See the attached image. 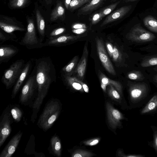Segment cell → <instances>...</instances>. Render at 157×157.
I'll list each match as a JSON object with an SVG mask.
<instances>
[{"instance_id":"ab89813d","label":"cell","mask_w":157,"mask_h":157,"mask_svg":"<svg viewBox=\"0 0 157 157\" xmlns=\"http://www.w3.org/2000/svg\"><path fill=\"white\" fill-rule=\"evenodd\" d=\"M86 30V28H81L77 29H73L72 32L76 34H80L85 32Z\"/></svg>"},{"instance_id":"8fae6325","label":"cell","mask_w":157,"mask_h":157,"mask_svg":"<svg viewBox=\"0 0 157 157\" xmlns=\"http://www.w3.org/2000/svg\"><path fill=\"white\" fill-rule=\"evenodd\" d=\"M97 51L100 59L106 71L110 74L115 75L116 73L113 64L108 57L102 42L98 39L96 40Z\"/></svg>"},{"instance_id":"d4e9b609","label":"cell","mask_w":157,"mask_h":157,"mask_svg":"<svg viewBox=\"0 0 157 157\" xmlns=\"http://www.w3.org/2000/svg\"><path fill=\"white\" fill-rule=\"evenodd\" d=\"M91 0H72L69 5L68 10L73 12L84 5L89 2Z\"/></svg>"},{"instance_id":"8992f818","label":"cell","mask_w":157,"mask_h":157,"mask_svg":"<svg viewBox=\"0 0 157 157\" xmlns=\"http://www.w3.org/2000/svg\"><path fill=\"white\" fill-rule=\"evenodd\" d=\"M36 93H37V86L35 73L31 75L21 91L19 101L25 106L31 104Z\"/></svg>"},{"instance_id":"5b68a950","label":"cell","mask_w":157,"mask_h":157,"mask_svg":"<svg viewBox=\"0 0 157 157\" xmlns=\"http://www.w3.org/2000/svg\"><path fill=\"white\" fill-rule=\"evenodd\" d=\"M26 32L22 39L19 42L29 49L41 48L44 47L43 43L40 42L36 33L35 24L33 19L28 18L27 20Z\"/></svg>"},{"instance_id":"30bf717a","label":"cell","mask_w":157,"mask_h":157,"mask_svg":"<svg viewBox=\"0 0 157 157\" xmlns=\"http://www.w3.org/2000/svg\"><path fill=\"white\" fill-rule=\"evenodd\" d=\"M108 120L110 126L115 129L121 126V121L125 119L123 115L109 102L106 103Z\"/></svg>"},{"instance_id":"2e32d148","label":"cell","mask_w":157,"mask_h":157,"mask_svg":"<svg viewBox=\"0 0 157 157\" xmlns=\"http://www.w3.org/2000/svg\"><path fill=\"white\" fill-rule=\"evenodd\" d=\"M106 0H91L79 10L78 14L86 15L90 13L93 11L101 6Z\"/></svg>"},{"instance_id":"d6a6232c","label":"cell","mask_w":157,"mask_h":157,"mask_svg":"<svg viewBox=\"0 0 157 157\" xmlns=\"http://www.w3.org/2000/svg\"><path fill=\"white\" fill-rule=\"evenodd\" d=\"M102 15L99 11L93 13L89 17V21L92 25H95L98 23L102 18Z\"/></svg>"},{"instance_id":"7c38bea8","label":"cell","mask_w":157,"mask_h":157,"mask_svg":"<svg viewBox=\"0 0 157 157\" xmlns=\"http://www.w3.org/2000/svg\"><path fill=\"white\" fill-rule=\"evenodd\" d=\"M23 132L21 130L14 135L1 152L0 157H11L20 143Z\"/></svg>"},{"instance_id":"3957f363","label":"cell","mask_w":157,"mask_h":157,"mask_svg":"<svg viewBox=\"0 0 157 157\" xmlns=\"http://www.w3.org/2000/svg\"><path fill=\"white\" fill-rule=\"evenodd\" d=\"M149 89L144 82L132 84L129 89L130 103L132 108L141 107L147 100Z\"/></svg>"},{"instance_id":"ac0fdd59","label":"cell","mask_w":157,"mask_h":157,"mask_svg":"<svg viewBox=\"0 0 157 157\" xmlns=\"http://www.w3.org/2000/svg\"><path fill=\"white\" fill-rule=\"evenodd\" d=\"M50 152L54 156L59 157L62 153V145L60 140L56 134L51 138L49 147Z\"/></svg>"},{"instance_id":"74e56055","label":"cell","mask_w":157,"mask_h":157,"mask_svg":"<svg viewBox=\"0 0 157 157\" xmlns=\"http://www.w3.org/2000/svg\"><path fill=\"white\" fill-rule=\"evenodd\" d=\"M71 28L73 29H77L81 28H86V25L83 23H75L73 24Z\"/></svg>"},{"instance_id":"836d02e7","label":"cell","mask_w":157,"mask_h":157,"mask_svg":"<svg viewBox=\"0 0 157 157\" xmlns=\"http://www.w3.org/2000/svg\"><path fill=\"white\" fill-rule=\"evenodd\" d=\"M110 85V88L109 90V95L112 98L115 100H118V102H121V98L120 94L113 87V86Z\"/></svg>"},{"instance_id":"f546056e","label":"cell","mask_w":157,"mask_h":157,"mask_svg":"<svg viewBox=\"0 0 157 157\" xmlns=\"http://www.w3.org/2000/svg\"><path fill=\"white\" fill-rule=\"evenodd\" d=\"M128 77L130 79L137 81H141L144 78L143 75L140 71H134L129 73Z\"/></svg>"},{"instance_id":"6da1fadb","label":"cell","mask_w":157,"mask_h":157,"mask_svg":"<svg viewBox=\"0 0 157 157\" xmlns=\"http://www.w3.org/2000/svg\"><path fill=\"white\" fill-rule=\"evenodd\" d=\"M33 71L37 86V95L32 106L31 121L34 123L44 99L47 96L51 85L55 82L56 74L55 65L49 57L36 59Z\"/></svg>"},{"instance_id":"7402d4cb","label":"cell","mask_w":157,"mask_h":157,"mask_svg":"<svg viewBox=\"0 0 157 157\" xmlns=\"http://www.w3.org/2000/svg\"><path fill=\"white\" fill-rule=\"evenodd\" d=\"M10 110L14 121L18 122L20 121L23 115L22 110L18 105H11Z\"/></svg>"},{"instance_id":"cb8c5ba5","label":"cell","mask_w":157,"mask_h":157,"mask_svg":"<svg viewBox=\"0 0 157 157\" xmlns=\"http://www.w3.org/2000/svg\"><path fill=\"white\" fill-rule=\"evenodd\" d=\"M66 31V29L63 27H58L55 28L48 33L45 34V36L48 39H54L61 36Z\"/></svg>"},{"instance_id":"4316f807","label":"cell","mask_w":157,"mask_h":157,"mask_svg":"<svg viewBox=\"0 0 157 157\" xmlns=\"http://www.w3.org/2000/svg\"><path fill=\"white\" fill-rule=\"evenodd\" d=\"M121 1L112 4L101 9L99 11L101 13L103 18L111 13L120 3Z\"/></svg>"},{"instance_id":"7a4b0ae2","label":"cell","mask_w":157,"mask_h":157,"mask_svg":"<svg viewBox=\"0 0 157 157\" xmlns=\"http://www.w3.org/2000/svg\"><path fill=\"white\" fill-rule=\"evenodd\" d=\"M61 105L56 98H52L46 104L38 119L37 125L46 132L51 128L57 119L60 113Z\"/></svg>"},{"instance_id":"484cf974","label":"cell","mask_w":157,"mask_h":157,"mask_svg":"<svg viewBox=\"0 0 157 157\" xmlns=\"http://www.w3.org/2000/svg\"><path fill=\"white\" fill-rule=\"evenodd\" d=\"M101 83L106 85H112L115 87L119 93L121 94L122 87L118 82L110 79L107 77H104L101 79Z\"/></svg>"},{"instance_id":"ee69618b","label":"cell","mask_w":157,"mask_h":157,"mask_svg":"<svg viewBox=\"0 0 157 157\" xmlns=\"http://www.w3.org/2000/svg\"><path fill=\"white\" fill-rule=\"evenodd\" d=\"M106 86L107 85H106L101 83V87L104 92H105L106 91Z\"/></svg>"},{"instance_id":"f1b7e54d","label":"cell","mask_w":157,"mask_h":157,"mask_svg":"<svg viewBox=\"0 0 157 157\" xmlns=\"http://www.w3.org/2000/svg\"><path fill=\"white\" fill-rule=\"evenodd\" d=\"M29 1V0H11L10 5L13 8H21L24 7Z\"/></svg>"},{"instance_id":"ba28073f","label":"cell","mask_w":157,"mask_h":157,"mask_svg":"<svg viewBox=\"0 0 157 157\" xmlns=\"http://www.w3.org/2000/svg\"><path fill=\"white\" fill-rule=\"evenodd\" d=\"M128 39L137 43H144L153 40L155 36L143 28L140 24L135 25L128 34Z\"/></svg>"},{"instance_id":"f35d334b","label":"cell","mask_w":157,"mask_h":157,"mask_svg":"<svg viewBox=\"0 0 157 157\" xmlns=\"http://www.w3.org/2000/svg\"><path fill=\"white\" fill-rule=\"evenodd\" d=\"M112 56L113 59L115 60H117L119 57V52L118 51L115 47H114L113 49Z\"/></svg>"},{"instance_id":"1f68e13d","label":"cell","mask_w":157,"mask_h":157,"mask_svg":"<svg viewBox=\"0 0 157 157\" xmlns=\"http://www.w3.org/2000/svg\"><path fill=\"white\" fill-rule=\"evenodd\" d=\"M93 155V154L88 151L82 150H78L75 151L72 155L73 157H89Z\"/></svg>"},{"instance_id":"44dd1931","label":"cell","mask_w":157,"mask_h":157,"mask_svg":"<svg viewBox=\"0 0 157 157\" xmlns=\"http://www.w3.org/2000/svg\"><path fill=\"white\" fill-rule=\"evenodd\" d=\"M144 25L150 30L157 33V20L153 16L148 15L143 20Z\"/></svg>"},{"instance_id":"4dcf8cb0","label":"cell","mask_w":157,"mask_h":157,"mask_svg":"<svg viewBox=\"0 0 157 157\" xmlns=\"http://www.w3.org/2000/svg\"><path fill=\"white\" fill-rule=\"evenodd\" d=\"M86 64V59L85 57H84L82 59L77 70L78 73L80 77H83L84 75Z\"/></svg>"},{"instance_id":"ffe728a7","label":"cell","mask_w":157,"mask_h":157,"mask_svg":"<svg viewBox=\"0 0 157 157\" xmlns=\"http://www.w3.org/2000/svg\"><path fill=\"white\" fill-rule=\"evenodd\" d=\"M36 17L38 30L39 35V39L41 42L43 43L45 36V24L44 19L38 10L36 11Z\"/></svg>"},{"instance_id":"9a60e30c","label":"cell","mask_w":157,"mask_h":157,"mask_svg":"<svg viewBox=\"0 0 157 157\" xmlns=\"http://www.w3.org/2000/svg\"><path fill=\"white\" fill-rule=\"evenodd\" d=\"M32 65V62L30 60L28 61L25 64L23 70L13 87L11 95L12 98H14L18 93L21 85L31 70Z\"/></svg>"},{"instance_id":"f6af8a7d","label":"cell","mask_w":157,"mask_h":157,"mask_svg":"<svg viewBox=\"0 0 157 157\" xmlns=\"http://www.w3.org/2000/svg\"><path fill=\"white\" fill-rule=\"evenodd\" d=\"M154 81L157 84V73L154 76Z\"/></svg>"},{"instance_id":"b9f144b4","label":"cell","mask_w":157,"mask_h":157,"mask_svg":"<svg viewBox=\"0 0 157 157\" xmlns=\"http://www.w3.org/2000/svg\"><path fill=\"white\" fill-rule=\"evenodd\" d=\"M72 0H64V5L65 7L68 10L70 3Z\"/></svg>"},{"instance_id":"bcb514c9","label":"cell","mask_w":157,"mask_h":157,"mask_svg":"<svg viewBox=\"0 0 157 157\" xmlns=\"http://www.w3.org/2000/svg\"><path fill=\"white\" fill-rule=\"evenodd\" d=\"M138 0H124L125 2H131L136 1Z\"/></svg>"},{"instance_id":"83f0119b","label":"cell","mask_w":157,"mask_h":157,"mask_svg":"<svg viewBox=\"0 0 157 157\" xmlns=\"http://www.w3.org/2000/svg\"><path fill=\"white\" fill-rule=\"evenodd\" d=\"M151 128L153 132V140L150 142V146L154 148L157 155V127L151 125Z\"/></svg>"},{"instance_id":"603a6c76","label":"cell","mask_w":157,"mask_h":157,"mask_svg":"<svg viewBox=\"0 0 157 157\" xmlns=\"http://www.w3.org/2000/svg\"><path fill=\"white\" fill-rule=\"evenodd\" d=\"M140 65L145 67L157 65V55L146 57Z\"/></svg>"},{"instance_id":"d6986e66","label":"cell","mask_w":157,"mask_h":157,"mask_svg":"<svg viewBox=\"0 0 157 157\" xmlns=\"http://www.w3.org/2000/svg\"><path fill=\"white\" fill-rule=\"evenodd\" d=\"M65 18V9L62 2L61 1H58L55 7L51 13L50 20L51 21H54L59 18L64 19Z\"/></svg>"},{"instance_id":"e0dca14e","label":"cell","mask_w":157,"mask_h":157,"mask_svg":"<svg viewBox=\"0 0 157 157\" xmlns=\"http://www.w3.org/2000/svg\"><path fill=\"white\" fill-rule=\"evenodd\" d=\"M157 112V94H154L141 109L140 114L149 115Z\"/></svg>"},{"instance_id":"7bdbcfd3","label":"cell","mask_w":157,"mask_h":157,"mask_svg":"<svg viewBox=\"0 0 157 157\" xmlns=\"http://www.w3.org/2000/svg\"><path fill=\"white\" fill-rule=\"evenodd\" d=\"M107 48L110 55H112V53L113 51V49L112 48L111 45L108 44L107 45Z\"/></svg>"},{"instance_id":"277c9868","label":"cell","mask_w":157,"mask_h":157,"mask_svg":"<svg viewBox=\"0 0 157 157\" xmlns=\"http://www.w3.org/2000/svg\"><path fill=\"white\" fill-rule=\"evenodd\" d=\"M25 61L23 59L15 61L6 70L2 76L1 81L8 89L14 84L21 73L25 66Z\"/></svg>"},{"instance_id":"52a82bcc","label":"cell","mask_w":157,"mask_h":157,"mask_svg":"<svg viewBox=\"0 0 157 157\" xmlns=\"http://www.w3.org/2000/svg\"><path fill=\"white\" fill-rule=\"evenodd\" d=\"M13 118L8 106L2 113L0 119V147L3 144L11 131Z\"/></svg>"},{"instance_id":"4fadbf2b","label":"cell","mask_w":157,"mask_h":157,"mask_svg":"<svg viewBox=\"0 0 157 157\" xmlns=\"http://www.w3.org/2000/svg\"><path fill=\"white\" fill-rule=\"evenodd\" d=\"M19 52L18 48L13 45H2L0 47V64L7 62Z\"/></svg>"},{"instance_id":"7dc6e473","label":"cell","mask_w":157,"mask_h":157,"mask_svg":"<svg viewBox=\"0 0 157 157\" xmlns=\"http://www.w3.org/2000/svg\"><path fill=\"white\" fill-rule=\"evenodd\" d=\"M45 0L47 1V0Z\"/></svg>"},{"instance_id":"e575fe53","label":"cell","mask_w":157,"mask_h":157,"mask_svg":"<svg viewBox=\"0 0 157 157\" xmlns=\"http://www.w3.org/2000/svg\"><path fill=\"white\" fill-rule=\"evenodd\" d=\"M8 40L17 42V40L15 39L11 36L8 34L7 35L4 34L1 31H0V44L1 45L4 42Z\"/></svg>"},{"instance_id":"8d00e7d4","label":"cell","mask_w":157,"mask_h":157,"mask_svg":"<svg viewBox=\"0 0 157 157\" xmlns=\"http://www.w3.org/2000/svg\"><path fill=\"white\" fill-rule=\"evenodd\" d=\"M100 140L99 138H95L86 140L83 142L84 144L86 145L93 146L97 144Z\"/></svg>"},{"instance_id":"9c48e42d","label":"cell","mask_w":157,"mask_h":157,"mask_svg":"<svg viewBox=\"0 0 157 157\" xmlns=\"http://www.w3.org/2000/svg\"><path fill=\"white\" fill-rule=\"evenodd\" d=\"M0 27L4 31L10 34L17 40L13 33L16 31L23 32L26 30L24 25L15 18L2 16L1 17Z\"/></svg>"},{"instance_id":"5bb4252c","label":"cell","mask_w":157,"mask_h":157,"mask_svg":"<svg viewBox=\"0 0 157 157\" xmlns=\"http://www.w3.org/2000/svg\"><path fill=\"white\" fill-rule=\"evenodd\" d=\"M132 7L131 5L124 6L111 13L103 21L101 26H102L121 18L129 11Z\"/></svg>"},{"instance_id":"60d3db41","label":"cell","mask_w":157,"mask_h":157,"mask_svg":"<svg viewBox=\"0 0 157 157\" xmlns=\"http://www.w3.org/2000/svg\"><path fill=\"white\" fill-rule=\"evenodd\" d=\"M81 84L84 90L86 93H88L89 91V89L87 86L85 84H84L81 82Z\"/></svg>"},{"instance_id":"d590c367","label":"cell","mask_w":157,"mask_h":157,"mask_svg":"<svg viewBox=\"0 0 157 157\" xmlns=\"http://www.w3.org/2000/svg\"><path fill=\"white\" fill-rule=\"evenodd\" d=\"M75 63L74 61H72L62 69V71L67 75H68L72 71L74 66Z\"/></svg>"}]
</instances>
